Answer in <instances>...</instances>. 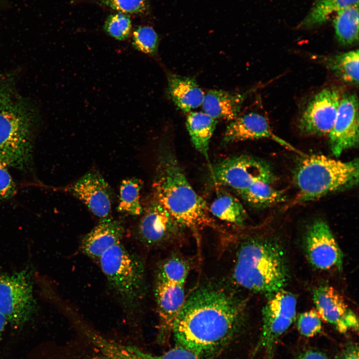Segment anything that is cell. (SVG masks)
Listing matches in <instances>:
<instances>
[{
	"instance_id": "1",
	"label": "cell",
	"mask_w": 359,
	"mask_h": 359,
	"mask_svg": "<svg viewBox=\"0 0 359 359\" xmlns=\"http://www.w3.org/2000/svg\"><path fill=\"white\" fill-rule=\"evenodd\" d=\"M245 304L218 287L203 286L185 300L172 333L177 346L201 358L214 356L245 321Z\"/></svg>"
},
{
	"instance_id": "2",
	"label": "cell",
	"mask_w": 359,
	"mask_h": 359,
	"mask_svg": "<svg viewBox=\"0 0 359 359\" xmlns=\"http://www.w3.org/2000/svg\"><path fill=\"white\" fill-rule=\"evenodd\" d=\"M153 187L155 198L183 227L195 233L216 227L207 213L204 200L190 185L173 149L162 147Z\"/></svg>"
},
{
	"instance_id": "3",
	"label": "cell",
	"mask_w": 359,
	"mask_h": 359,
	"mask_svg": "<svg viewBox=\"0 0 359 359\" xmlns=\"http://www.w3.org/2000/svg\"><path fill=\"white\" fill-rule=\"evenodd\" d=\"M233 276L241 287L271 297L284 289L289 278L283 248L272 239L247 240L237 253Z\"/></svg>"
},
{
	"instance_id": "4",
	"label": "cell",
	"mask_w": 359,
	"mask_h": 359,
	"mask_svg": "<svg viewBox=\"0 0 359 359\" xmlns=\"http://www.w3.org/2000/svg\"><path fill=\"white\" fill-rule=\"evenodd\" d=\"M294 180L298 189L294 203L315 200L357 184L359 160L342 161L322 155L307 156L296 168Z\"/></svg>"
},
{
	"instance_id": "5",
	"label": "cell",
	"mask_w": 359,
	"mask_h": 359,
	"mask_svg": "<svg viewBox=\"0 0 359 359\" xmlns=\"http://www.w3.org/2000/svg\"><path fill=\"white\" fill-rule=\"evenodd\" d=\"M38 113L28 100L17 96L0 112V162L23 170L31 161Z\"/></svg>"
},
{
	"instance_id": "6",
	"label": "cell",
	"mask_w": 359,
	"mask_h": 359,
	"mask_svg": "<svg viewBox=\"0 0 359 359\" xmlns=\"http://www.w3.org/2000/svg\"><path fill=\"white\" fill-rule=\"evenodd\" d=\"M36 310L29 267L11 274H0V313L7 323L22 327L32 319Z\"/></svg>"
},
{
	"instance_id": "7",
	"label": "cell",
	"mask_w": 359,
	"mask_h": 359,
	"mask_svg": "<svg viewBox=\"0 0 359 359\" xmlns=\"http://www.w3.org/2000/svg\"><path fill=\"white\" fill-rule=\"evenodd\" d=\"M98 260L102 272L121 298L130 303L140 297L144 283L143 267L121 243L108 249Z\"/></svg>"
},
{
	"instance_id": "8",
	"label": "cell",
	"mask_w": 359,
	"mask_h": 359,
	"mask_svg": "<svg viewBox=\"0 0 359 359\" xmlns=\"http://www.w3.org/2000/svg\"><path fill=\"white\" fill-rule=\"evenodd\" d=\"M211 172L215 182L228 186L237 193L257 181L272 183L275 180L269 165L262 160L247 155L233 157L220 161L211 168Z\"/></svg>"
},
{
	"instance_id": "9",
	"label": "cell",
	"mask_w": 359,
	"mask_h": 359,
	"mask_svg": "<svg viewBox=\"0 0 359 359\" xmlns=\"http://www.w3.org/2000/svg\"><path fill=\"white\" fill-rule=\"evenodd\" d=\"M296 304L295 296L283 289L268 298L262 308V330L258 347L266 349L269 359L273 355L278 339L295 320Z\"/></svg>"
},
{
	"instance_id": "10",
	"label": "cell",
	"mask_w": 359,
	"mask_h": 359,
	"mask_svg": "<svg viewBox=\"0 0 359 359\" xmlns=\"http://www.w3.org/2000/svg\"><path fill=\"white\" fill-rule=\"evenodd\" d=\"M343 93L329 87L316 93L302 112L298 122L301 132L310 136L329 135L334 124Z\"/></svg>"
},
{
	"instance_id": "11",
	"label": "cell",
	"mask_w": 359,
	"mask_h": 359,
	"mask_svg": "<svg viewBox=\"0 0 359 359\" xmlns=\"http://www.w3.org/2000/svg\"><path fill=\"white\" fill-rule=\"evenodd\" d=\"M304 245L307 259L314 267L342 269L343 252L329 226L323 220H317L309 226Z\"/></svg>"
},
{
	"instance_id": "12",
	"label": "cell",
	"mask_w": 359,
	"mask_h": 359,
	"mask_svg": "<svg viewBox=\"0 0 359 359\" xmlns=\"http://www.w3.org/2000/svg\"><path fill=\"white\" fill-rule=\"evenodd\" d=\"M331 151L338 157L359 143V100L355 93H343L336 119L328 135Z\"/></svg>"
},
{
	"instance_id": "13",
	"label": "cell",
	"mask_w": 359,
	"mask_h": 359,
	"mask_svg": "<svg viewBox=\"0 0 359 359\" xmlns=\"http://www.w3.org/2000/svg\"><path fill=\"white\" fill-rule=\"evenodd\" d=\"M183 226L156 198L145 209L137 232L140 240L150 246L163 244L178 235Z\"/></svg>"
},
{
	"instance_id": "14",
	"label": "cell",
	"mask_w": 359,
	"mask_h": 359,
	"mask_svg": "<svg viewBox=\"0 0 359 359\" xmlns=\"http://www.w3.org/2000/svg\"><path fill=\"white\" fill-rule=\"evenodd\" d=\"M316 310L321 320L333 325L342 333L358 330V320L343 297L333 287L323 285L313 291Z\"/></svg>"
},
{
	"instance_id": "15",
	"label": "cell",
	"mask_w": 359,
	"mask_h": 359,
	"mask_svg": "<svg viewBox=\"0 0 359 359\" xmlns=\"http://www.w3.org/2000/svg\"><path fill=\"white\" fill-rule=\"evenodd\" d=\"M267 139L277 143L287 149L301 154L291 144L277 135L270 127L267 118L256 112L238 116L227 126L224 133V144L249 140Z\"/></svg>"
},
{
	"instance_id": "16",
	"label": "cell",
	"mask_w": 359,
	"mask_h": 359,
	"mask_svg": "<svg viewBox=\"0 0 359 359\" xmlns=\"http://www.w3.org/2000/svg\"><path fill=\"white\" fill-rule=\"evenodd\" d=\"M65 189L82 201L96 216L101 219L109 217L112 205L111 189L99 174L88 173Z\"/></svg>"
},
{
	"instance_id": "17",
	"label": "cell",
	"mask_w": 359,
	"mask_h": 359,
	"mask_svg": "<svg viewBox=\"0 0 359 359\" xmlns=\"http://www.w3.org/2000/svg\"><path fill=\"white\" fill-rule=\"evenodd\" d=\"M155 291L159 319L157 340L163 343L172 333L184 304V285L157 281Z\"/></svg>"
},
{
	"instance_id": "18",
	"label": "cell",
	"mask_w": 359,
	"mask_h": 359,
	"mask_svg": "<svg viewBox=\"0 0 359 359\" xmlns=\"http://www.w3.org/2000/svg\"><path fill=\"white\" fill-rule=\"evenodd\" d=\"M124 228L118 221L111 218L102 219L83 238L81 248L88 256L99 259L113 246L121 243Z\"/></svg>"
},
{
	"instance_id": "19",
	"label": "cell",
	"mask_w": 359,
	"mask_h": 359,
	"mask_svg": "<svg viewBox=\"0 0 359 359\" xmlns=\"http://www.w3.org/2000/svg\"><path fill=\"white\" fill-rule=\"evenodd\" d=\"M251 90L242 92L210 90L204 94L202 107L204 112L213 119L233 120Z\"/></svg>"
},
{
	"instance_id": "20",
	"label": "cell",
	"mask_w": 359,
	"mask_h": 359,
	"mask_svg": "<svg viewBox=\"0 0 359 359\" xmlns=\"http://www.w3.org/2000/svg\"><path fill=\"white\" fill-rule=\"evenodd\" d=\"M167 80L169 96L182 111L189 113L202 105L205 93L195 79L169 73Z\"/></svg>"
},
{
	"instance_id": "21",
	"label": "cell",
	"mask_w": 359,
	"mask_h": 359,
	"mask_svg": "<svg viewBox=\"0 0 359 359\" xmlns=\"http://www.w3.org/2000/svg\"><path fill=\"white\" fill-rule=\"evenodd\" d=\"M359 50L331 55H314L312 58L322 64L339 80L351 85H359Z\"/></svg>"
},
{
	"instance_id": "22",
	"label": "cell",
	"mask_w": 359,
	"mask_h": 359,
	"mask_svg": "<svg viewBox=\"0 0 359 359\" xmlns=\"http://www.w3.org/2000/svg\"><path fill=\"white\" fill-rule=\"evenodd\" d=\"M217 120L203 112H190L186 119V127L194 148L208 160L210 140Z\"/></svg>"
},
{
	"instance_id": "23",
	"label": "cell",
	"mask_w": 359,
	"mask_h": 359,
	"mask_svg": "<svg viewBox=\"0 0 359 359\" xmlns=\"http://www.w3.org/2000/svg\"><path fill=\"white\" fill-rule=\"evenodd\" d=\"M359 3L349 6L336 14L333 20L336 37L343 45L354 44L359 40Z\"/></svg>"
},
{
	"instance_id": "24",
	"label": "cell",
	"mask_w": 359,
	"mask_h": 359,
	"mask_svg": "<svg viewBox=\"0 0 359 359\" xmlns=\"http://www.w3.org/2000/svg\"><path fill=\"white\" fill-rule=\"evenodd\" d=\"M270 182L257 181L238 193L248 203L256 207H265L285 201L283 191L271 185Z\"/></svg>"
},
{
	"instance_id": "25",
	"label": "cell",
	"mask_w": 359,
	"mask_h": 359,
	"mask_svg": "<svg viewBox=\"0 0 359 359\" xmlns=\"http://www.w3.org/2000/svg\"><path fill=\"white\" fill-rule=\"evenodd\" d=\"M358 3L359 0H316L300 23V27L308 28L322 25L333 14L349 6Z\"/></svg>"
},
{
	"instance_id": "26",
	"label": "cell",
	"mask_w": 359,
	"mask_h": 359,
	"mask_svg": "<svg viewBox=\"0 0 359 359\" xmlns=\"http://www.w3.org/2000/svg\"><path fill=\"white\" fill-rule=\"evenodd\" d=\"M211 213L223 221L242 225L247 218V213L240 202L228 193L219 194L212 202Z\"/></svg>"
},
{
	"instance_id": "27",
	"label": "cell",
	"mask_w": 359,
	"mask_h": 359,
	"mask_svg": "<svg viewBox=\"0 0 359 359\" xmlns=\"http://www.w3.org/2000/svg\"><path fill=\"white\" fill-rule=\"evenodd\" d=\"M143 182L137 178L124 180L120 186L118 209L132 215H139L143 212L140 201V192Z\"/></svg>"
},
{
	"instance_id": "28",
	"label": "cell",
	"mask_w": 359,
	"mask_h": 359,
	"mask_svg": "<svg viewBox=\"0 0 359 359\" xmlns=\"http://www.w3.org/2000/svg\"><path fill=\"white\" fill-rule=\"evenodd\" d=\"M189 267L186 261L174 256L164 261L157 274V281L184 285Z\"/></svg>"
},
{
	"instance_id": "29",
	"label": "cell",
	"mask_w": 359,
	"mask_h": 359,
	"mask_svg": "<svg viewBox=\"0 0 359 359\" xmlns=\"http://www.w3.org/2000/svg\"><path fill=\"white\" fill-rule=\"evenodd\" d=\"M159 39L155 30L149 26H140L132 34V45L137 50L154 55L158 52Z\"/></svg>"
},
{
	"instance_id": "30",
	"label": "cell",
	"mask_w": 359,
	"mask_h": 359,
	"mask_svg": "<svg viewBox=\"0 0 359 359\" xmlns=\"http://www.w3.org/2000/svg\"><path fill=\"white\" fill-rule=\"evenodd\" d=\"M132 29L130 17L118 12L110 14L106 19L104 29L110 36L118 40H124L130 35Z\"/></svg>"
},
{
	"instance_id": "31",
	"label": "cell",
	"mask_w": 359,
	"mask_h": 359,
	"mask_svg": "<svg viewBox=\"0 0 359 359\" xmlns=\"http://www.w3.org/2000/svg\"><path fill=\"white\" fill-rule=\"evenodd\" d=\"M125 14L143 15L150 8L149 0H90Z\"/></svg>"
},
{
	"instance_id": "32",
	"label": "cell",
	"mask_w": 359,
	"mask_h": 359,
	"mask_svg": "<svg viewBox=\"0 0 359 359\" xmlns=\"http://www.w3.org/2000/svg\"><path fill=\"white\" fill-rule=\"evenodd\" d=\"M297 328L300 333L306 337H312L319 333L322 329V320L316 310L301 314L298 319Z\"/></svg>"
},
{
	"instance_id": "33",
	"label": "cell",
	"mask_w": 359,
	"mask_h": 359,
	"mask_svg": "<svg viewBox=\"0 0 359 359\" xmlns=\"http://www.w3.org/2000/svg\"><path fill=\"white\" fill-rule=\"evenodd\" d=\"M17 96L13 79L8 76H0V112Z\"/></svg>"
},
{
	"instance_id": "34",
	"label": "cell",
	"mask_w": 359,
	"mask_h": 359,
	"mask_svg": "<svg viewBox=\"0 0 359 359\" xmlns=\"http://www.w3.org/2000/svg\"><path fill=\"white\" fill-rule=\"evenodd\" d=\"M7 167L0 162V203L11 197L16 191L15 184Z\"/></svg>"
},
{
	"instance_id": "35",
	"label": "cell",
	"mask_w": 359,
	"mask_h": 359,
	"mask_svg": "<svg viewBox=\"0 0 359 359\" xmlns=\"http://www.w3.org/2000/svg\"><path fill=\"white\" fill-rule=\"evenodd\" d=\"M335 359H359L357 344L348 343L335 356Z\"/></svg>"
},
{
	"instance_id": "36",
	"label": "cell",
	"mask_w": 359,
	"mask_h": 359,
	"mask_svg": "<svg viewBox=\"0 0 359 359\" xmlns=\"http://www.w3.org/2000/svg\"><path fill=\"white\" fill-rule=\"evenodd\" d=\"M296 359H328L324 353L315 350H308L299 354Z\"/></svg>"
},
{
	"instance_id": "37",
	"label": "cell",
	"mask_w": 359,
	"mask_h": 359,
	"mask_svg": "<svg viewBox=\"0 0 359 359\" xmlns=\"http://www.w3.org/2000/svg\"><path fill=\"white\" fill-rule=\"evenodd\" d=\"M7 324V322L4 316L0 313V344L2 340L3 335Z\"/></svg>"
}]
</instances>
